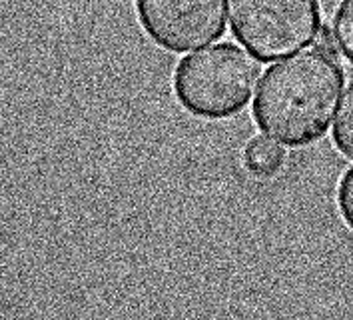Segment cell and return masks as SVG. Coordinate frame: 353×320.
Wrapping results in <instances>:
<instances>
[{
    "mask_svg": "<svg viewBox=\"0 0 353 320\" xmlns=\"http://www.w3.org/2000/svg\"><path fill=\"white\" fill-rule=\"evenodd\" d=\"M341 91L343 68L337 55L316 46L263 73L252 114L263 134L301 149L330 131Z\"/></svg>",
    "mask_w": 353,
    "mask_h": 320,
    "instance_id": "6da1fadb",
    "label": "cell"
},
{
    "mask_svg": "<svg viewBox=\"0 0 353 320\" xmlns=\"http://www.w3.org/2000/svg\"><path fill=\"white\" fill-rule=\"evenodd\" d=\"M258 82L260 64L240 46L222 42L180 60L174 95L190 114L222 120L242 113Z\"/></svg>",
    "mask_w": 353,
    "mask_h": 320,
    "instance_id": "7a4b0ae2",
    "label": "cell"
},
{
    "mask_svg": "<svg viewBox=\"0 0 353 320\" xmlns=\"http://www.w3.org/2000/svg\"><path fill=\"white\" fill-rule=\"evenodd\" d=\"M232 35L260 62L307 48L321 30L319 0H228Z\"/></svg>",
    "mask_w": 353,
    "mask_h": 320,
    "instance_id": "3957f363",
    "label": "cell"
},
{
    "mask_svg": "<svg viewBox=\"0 0 353 320\" xmlns=\"http://www.w3.org/2000/svg\"><path fill=\"white\" fill-rule=\"evenodd\" d=\"M138 20L168 53H190L225 32L223 0H136Z\"/></svg>",
    "mask_w": 353,
    "mask_h": 320,
    "instance_id": "277c9868",
    "label": "cell"
},
{
    "mask_svg": "<svg viewBox=\"0 0 353 320\" xmlns=\"http://www.w3.org/2000/svg\"><path fill=\"white\" fill-rule=\"evenodd\" d=\"M285 152L279 147V142L272 136H256L248 142L243 151V164L254 176L270 178L276 176L283 169Z\"/></svg>",
    "mask_w": 353,
    "mask_h": 320,
    "instance_id": "5b68a950",
    "label": "cell"
},
{
    "mask_svg": "<svg viewBox=\"0 0 353 320\" xmlns=\"http://www.w3.org/2000/svg\"><path fill=\"white\" fill-rule=\"evenodd\" d=\"M334 142L339 152L353 160V80L341 98L334 124Z\"/></svg>",
    "mask_w": 353,
    "mask_h": 320,
    "instance_id": "8992f818",
    "label": "cell"
},
{
    "mask_svg": "<svg viewBox=\"0 0 353 320\" xmlns=\"http://www.w3.org/2000/svg\"><path fill=\"white\" fill-rule=\"evenodd\" d=\"M332 30H334L337 53L353 66V0L339 2Z\"/></svg>",
    "mask_w": 353,
    "mask_h": 320,
    "instance_id": "52a82bcc",
    "label": "cell"
},
{
    "mask_svg": "<svg viewBox=\"0 0 353 320\" xmlns=\"http://www.w3.org/2000/svg\"><path fill=\"white\" fill-rule=\"evenodd\" d=\"M337 207L341 212V218L353 230V167L339 180L337 187Z\"/></svg>",
    "mask_w": 353,
    "mask_h": 320,
    "instance_id": "ba28073f",
    "label": "cell"
}]
</instances>
